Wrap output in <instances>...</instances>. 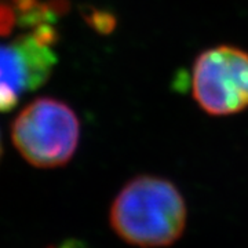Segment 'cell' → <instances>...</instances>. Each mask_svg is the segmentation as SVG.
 <instances>
[{
    "mask_svg": "<svg viewBox=\"0 0 248 248\" xmlns=\"http://www.w3.org/2000/svg\"><path fill=\"white\" fill-rule=\"evenodd\" d=\"M115 233L141 248L171 246L184 233L186 204L177 186L164 178L142 175L128 181L109 211Z\"/></svg>",
    "mask_w": 248,
    "mask_h": 248,
    "instance_id": "1",
    "label": "cell"
},
{
    "mask_svg": "<svg viewBox=\"0 0 248 248\" xmlns=\"http://www.w3.org/2000/svg\"><path fill=\"white\" fill-rule=\"evenodd\" d=\"M80 123L66 104L39 98L24 108L11 125V140L19 155L37 169L65 166L73 157Z\"/></svg>",
    "mask_w": 248,
    "mask_h": 248,
    "instance_id": "2",
    "label": "cell"
},
{
    "mask_svg": "<svg viewBox=\"0 0 248 248\" xmlns=\"http://www.w3.org/2000/svg\"><path fill=\"white\" fill-rule=\"evenodd\" d=\"M196 104L211 116H231L248 108V53L234 46L207 48L196 57L190 76Z\"/></svg>",
    "mask_w": 248,
    "mask_h": 248,
    "instance_id": "3",
    "label": "cell"
},
{
    "mask_svg": "<svg viewBox=\"0 0 248 248\" xmlns=\"http://www.w3.org/2000/svg\"><path fill=\"white\" fill-rule=\"evenodd\" d=\"M42 22L13 40L0 43V112H10L39 89L57 65V31Z\"/></svg>",
    "mask_w": 248,
    "mask_h": 248,
    "instance_id": "4",
    "label": "cell"
},
{
    "mask_svg": "<svg viewBox=\"0 0 248 248\" xmlns=\"http://www.w3.org/2000/svg\"><path fill=\"white\" fill-rule=\"evenodd\" d=\"M48 248H86V246L78 240H66V241H62L58 246H53V247Z\"/></svg>",
    "mask_w": 248,
    "mask_h": 248,
    "instance_id": "5",
    "label": "cell"
},
{
    "mask_svg": "<svg viewBox=\"0 0 248 248\" xmlns=\"http://www.w3.org/2000/svg\"><path fill=\"white\" fill-rule=\"evenodd\" d=\"M1 155H3V145H1V137H0V159H1Z\"/></svg>",
    "mask_w": 248,
    "mask_h": 248,
    "instance_id": "6",
    "label": "cell"
}]
</instances>
